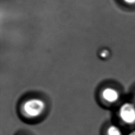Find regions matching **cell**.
<instances>
[{"mask_svg":"<svg viewBox=\"0 0 135 135\" xmlns=\"http://www.w3.org/2000/svg\"><path fill=\"white\" fill-rule=\"evenodd\" d=\"M127 135H135V130H134L132 131L131 133H129Z\"/></svg>","mask_w":135,"mask_h":135,"instance_id":"7","label":"cell"},{"mask_svg":"<svg viewBox=\"0 0 135 135\" xmlns=\"http://www.w3.org/2000/svg\"><path fill=\"white\" fill-rule=\"evenodd\" d=\"M107 135H122L121 130L115 125H111L107 130Z\"/></svg>","mask_w":135,"mask_h":135,"instance_id":"4","label":"cell"},{"mask_svg":"<svg viewBox=\"0 0 135 135\" xmlns=\"http://www.w3.org/2000/svg\"><path fill=\"white\" fill-rule=\"evenodd\" d=\"M101 96L108 103L115 102L119 98V93L117 90L112 88H107L101 92Z\"/></svg>","mask_w":135,"mask_h":135,"instance_id":"3","label":"cell"},{"mask_svg":"<svg viewBox=\"0 0 135 135\" xmlns=\"http://www.w3.org/2000/svg\"><path fill=\"white\" fill-rule=\"evenodd\" d=\"M46 104L38 98H31L26 101L22 106L24 115L28 118H36L44 112Z\"/></svg>","mask_w":135,"mask_h":135,"instance_id":"1","label":"cell"},{"mask_svg":"<svg viewBox=\"0 0 135 135\" xmlns=\"http://www.w3.org/2000/svg\"><path fill=\"white\" fill-rule=\"evenodd\" d=\"M119 115L123 122L127 124L135 123V105L131 102H125L119 108Z\"/></svg>","mask_w":135,"mask_h":135,"instance_id":"2","label":"cell"},{"mask_svg":"<svg viewBox=\"0 0 135 135\" xmlns=\"http://www.w3.org/2000/svg\"><path fill=\"white\" fill-rule=\"evenodd\" d=\"M134 97H135V94H134Z\"/></svg>","mask_w":135,"mask_h":135,"instance_id":"8","label":"cell"},{"mask_svg":"<svg viewBox=\"0 0 135 135\" xmlns=\"http://www.w3.org/2000/svg\"><path fill=\"white\" fill-rule=\"evenodd\" d=\"M123 1L129 5L135 4V0H123Z\"/></svg>","mask_w":135,"mask_h":135,"instance_id":"5","label":"cell"},{"mask_svg":"<svg viewBox=\"0 0 135 135\" xmlns=\"http://www.w3.org/2000/svg\"><path fill=\"white\" fill-rule=\"evenodd\" d=\"M107 55H108V52L107 51H103L101 53V56L103 58L107 57Z\"/></svg>","mask_w":135,"mask_h":135,"instance_id":"6","label":"cell"}]
</instances>
